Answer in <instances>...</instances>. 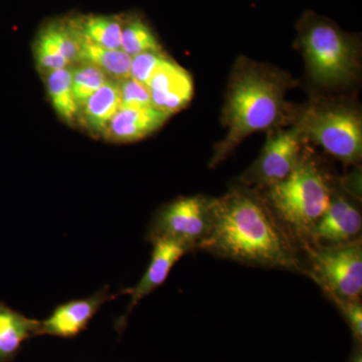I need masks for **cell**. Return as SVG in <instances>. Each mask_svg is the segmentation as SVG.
Listing matches in <instances>:
<instances>
[{
  "label": "cell",
  "instance_id": "1",
  "mask_svg": "<svg viewBox=\"0 0 362 362\" xmlns=\"http://www.w3.org/2000/svg\"><path fill=\"white\" fill-rule=\"evenodd\" d=\"M213 226L199 250L247 265L306 274L294 238L252 188L213 199Z\"/></svg>",
  "mask_w": 362,
  "mask_h": 362
},
{
  "label": "cell",
  "instance_id": "2",
  "mask_svg": "<svg viewBox=\"0 0 362 362\" xmlns=\"http://www.w3.org/2000/svg\"><path fill=\"white\" fill-rule=\"evenodd\" d=\"M295 85L287 71L240 57L230 71L221 113L226 136L214 146L209 168L225 161L250 135L292 125L298 112L286 95Z\"/></svg>",
  "mask_w": 362,
  "mask_h": 362
},
{
  "label": "cell",
  "instance_id": "3",
  "mask_svg": "<svg viewBox=\"0 0 362 362\" xmlns=\"http://www.w3.org/2000/svg\"><path fill=\"white\" fill-rule=\"evenodd\" d=\"M266 190L267 204L276 218L293 238L304 243L333 195L327 176L308 151L303 152L291 175Z\"/></svg>",
  "mask_w": 362,
  "mask_h": 362
},
{
  "label": "cell",
  "instance_id": "4",
  "mask_svg": "<svg viewBox=\"0 0 362 362\" xmlns=\"http://www.w3.org/2000/svg\"><path fill=\"white\" fill-rule=\"evenodd\" d=\"M299 44L309 78L318 87L344 89L359 80L358 45L332 23H307L300 32Z\"/></svg>",
  "mask_w": 362,
  "mask_h": 362
},
{
  "label": "cell",
  "instance_id": "5",
  "mask_svg": "<svg viewBox=\"0 0 362 362\" xmlns=\"http://www.w3.org/2000/svg\"><path fill=\"white\" fill-rule=\"evenodd\" d=\"M296 121L307 142L346 165L358 163L362 156V120L349 104L317 101L298 113Z\"/></svg>",
  "mask_w": 362,
  "mask_h": 362
},
{
  "label": "cell",
  "instance_id": "6",
  "mask_svg": "<svg viewBox=\"0 0 362 362\" xmlns=\"http://www.w3.org/2000/svg\"><path fill=\"white\" fill-rule=\"evenodd\" d=\"M308 258L306 274L335 300L361 299L362 293L361 240L333 246L304 243Z\"/></svg>",
  "mask_w": 362,
  "mask_h": 362
},
{
  "label": "cell",
  "instance_id": "7",
  "mask_svg": "<svg viewBox=\"0 0 362 362\" xmlns=\"http://www.w3.org/2000/svg\"><path fill=\"white\" fill-rule=\"evenodd\" d=\"M213 218V199L202 194L180 197L158 209L148 226L147 239L175 240L192 251L199 250L211 233Z\"/></svg>",
  "mask_w": 362,
  "mask_h": 362
},
{
  "label": "cell",
  "instance_id": "8",
  "mask_svg": "<svg viewBox=\"0 0 362 362\" xmlns=\"http://www.w3.org/2000/svg\"><path fill=\"white\" fill-rule=\"evenodd\" d=\"M306 143L303 131L296 120L289 129L283 127L269 131L258 159L240 177L244 187L267 189L284 180L296 168Z\"/></svg>",
  "mask_w": 362,
  "mask_h": 362
},
{
  "label": "cell",
  "instance_id": "9",
  "mask_svg": "<svg viewBox=\"0 0 362 362\" xmlns=\"http://www.w3.org/2000/svg\"><path fill=\"white\" fill-rule=\"evenodd\" d=\"M122 293H112L110 287L106 285L92 296L58 305L47 318L40 320V337L49 335L66 339L78 337L87 329L103 305L116 299Z\"/></svg>",
  "mask_w": 362,
  "mask_h": 362
},
{
  "label": "cell",
  "instance_id": "10",
  "mask_svg": "<svg viewBox=\"0 0 362 362\" xmlns=\"http://www.w3.org/2000/svg\"><path fill=\"white\" fill-rule=\"evenodd\" d=\"M150 243L153 246V249H152L148 268L135 287L123 289V294H130V303L128 304L125 314L117 320L115 327L118 332H121L125 328L128 317L138 302L141 301L143 298L160 287L165 282L173 266L180 261L181 257L192 251L189 247L175 240L157 238L150 240Z\"/></svg>",
  "mask_w": 362,
  "mask_h": 362
},
{
  "label": "cell",
  "instance_id": "11",
  "mask_svg": "<svg viewBox=\"0 0 362 362\" xmlns=\"http://www.w3.org/2000/svg\"><path fill=\"white\" fill-rule=\"evenodd\" d=\"M82 40L73 21L45 26L35 45V58L40 70L47 74L78 64Z\"/></svg>",
  "mask_w": 362,
  "mask_h": 362
},
{
  "label": "cell",
  "instance_id": "12",
  "mask_svg": "<svg viewBox=\"0 0 362 362\" xmlns=\"http://www.w3.org/2000/svg\"><path fill=\"white\" fill-rule=\"evenodd\" d=\"M147 88L152 106L168 116L185 108L194 96L192 76L168 56L154 71Z\"/></svg>",
  "mask_w": 362,
  "mask_h": 362
},
{
  "label": "cell",
  "instance_id": "13",
  "mask_svg": "<svg viewBox=\"0 0 362 362\" xmlns=\"http://www.w3.org/2000/svg\"><path fill=\"white\" fill-rule=\"evenodd\" d=\"M361 211L344 195L331 199L327 211L317 221L306 243L333 246L357 240L361 232Z\"/></svg>",
  "mask_w": 362,
  "mask_h": 362
},
{
  "label": "cell",
  "instance_id": "14",
  "mask_svg": "<svg viewBox=\"0 0 362 362\" xmlns=\"http://www.w3.org/2000/svg\"><path fill=\"white\" fill-rule=\"evenodd\" d=\"M169 117L154 107H121L107 126L102 137L113 143L139 141L161 128Z\"/></svg>",
  "mask_w": 362,
  "mask_h": 362
},
{
  "label": "cell",
  "instance_id": "15",
  "mask_svg": "<svg viewBox=\"0 0 362 362\" xmlns=\"http://www.w3.org/2000/svg\"><path fill=\"white\" fill-rule=\"evenodd\" d=\"M40 320L0 302V362H13L23 349V344L40 337Z\"/></svg>",
  "mask_w": 362,
  "mask_h": 362
},
{
  "label": "cell",
  "instance_id": "16",
  "mask_svg": "<svg viewBox=\"0 0 362 362\" xmlns=\"http://www.w3.org/2000/svg\"><path fill=\"white\" fill-rule=\"evenodd\" d=\"M121 108L119 83L110 80L95 92L78 111V121L90 134L103 136L112 118Z\"/></svg>",
  "mask_w": 362,
  "mask_h": 362
},
{
  "label": "cell",
  "instance_id": "17",
  "mask_svg": "<svg viewBox=\"0 0 362 362\" xmlns=\"http://www.w3.org/2000/svg\"><path fill=\"white\" fill-rule=\"evenodd\" d=\"M78 63H87L97 66L117 82L131 78L132 57L121 49H105L83 40Z\"/></svg>",
  "mask_w": 362,
  "mask_h": 362
},
{
  "label": "cell",
  "instance_id": "18",
  "mask_svg": "<svg viewBox=\"0 0 362 362\" xmlns=\"http://www.w3.org/2000/svg\"><path fill=\"white\" fill-rule=\"evenodd\" d=\"M45 86L52 107L59 118L69 124L78 121V107L71 87V66L45 74Z\"/></svg>",
  "mask_w": 362,
  "mask_h": 362
},
{
  "label": "cell",
  "instance_id": "19",
  "mask_svg": "<svg viewBox=\"0 0 362 362\" xmlns=\"http://www.w3.org/2000/svg\"><path fill=\"white\" fill-rule=\"evenodd\" d=\"M83 40L105 49H121L122 21L114 16H88L74 21Z\"/></svg>",
  "mask_w": 362,
  "mask_h": 362
},
{
  "label": "cell",
  "instance_id": "20",
  "mask_svg": "<svg viewBox=\"0 0 362 362\" xmlns=\"http://www.w3.org/2000/svg\"><path fill=\"white\" fill-rule=\"evenodd\" d=\"M71 87L78 111L95 92L112 80L106 73L90 64H75L71 66Z\"/></svg>",
  "mask_w": 362,
  "mask_h": 362
},
{
  "label": "cell",
  "instance_id": "21",
  "mask_svg": "<svg viewBox=\"0 0 362 362\" xmlns=\"http://www.w3.org/2000/svg\"><path fill=\"white\" fill-rule=\"evenodd\" d=\"M121 49L133 58L143 52H161L162 47L146 23L132 20L124 23Z\"/></svg>",
  "mask_w": 362,
  "mask_h": 362
},
{
  "label": "cell",
  "instance_id": "22",
  "mask_svg": "<svg viewBox=\"0 0 362 362\" xmlns=\"http://www.w3.org/2000/svg\"><path fill=\"white\" fill-rule=\"evenodd\" d=\"M121 107L123 108H146L152 106L151 97L147 86L137 82L134 78L119 81Z\"/></svg>",
  "mask_w": 362,
  "mask_h": 362
},
{
  "label": "cell",
  "instance_id": "23",
  "mask_svg": "<svg viewBox=\"0 0 362 362\" xmlns=\"http://www.w3.org/2000/svg\"><path fill=\"white\" fill-rule=\"evenodd\" d=\"M165 57L163 51L143 52L133 57L130 70L131 78L147 86L154 71Z\"/></svg>",
  "mask_w": 362,
  "mask_h": 362
},
{
  "label": "cell",
  "instance_id": "24",
  "mask_svg": "<svg viewBox=\"0 0 362 362\" xmlns=\"http://www.w3.org/2000/svg\"><path fill=\"white\" fill-rule=\"evenodd\" d=\"M345 321L349 324L356 344L361 345L362 342V306L361 299L357 300H335Z\"/></svg>",
  "mask_w": 362,
  "mask_h": 362
},
{
  "label": "cell",
  "instance_id": "25",
  "mask_svg": "<svg viewBox=\"0 0 362 362\" xmlns=\"http://www.w3.org/2000/svg\"><path fill=\"white\" fill-rule=\"evenodd\" d=\"M354 344H356V343H354ZM349 362H362L361 345L356 344L354 350H352Z\"/></svg>",
  "mask_w": 362,
  "mask_h": 362
}]
</instances>
